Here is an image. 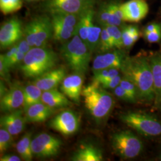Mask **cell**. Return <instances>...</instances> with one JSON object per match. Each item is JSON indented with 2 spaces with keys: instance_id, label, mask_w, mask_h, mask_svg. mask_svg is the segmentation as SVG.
<instances>
[{
  "instance_id": "obj_1",
  "label": "cell",
  "mask_w": 161,
  "mask_h": 161,
  "mask_svg": "<svg viewBox=\"0 0 161 161\" xmlns=\"http://www.w3.org/2000/svg\"><path fill=\"white\" fill-rule=\"evenodd\" d=\"M123 77L136 86L139 100L152 102L155 100V90L149 58L143 55L127 56L121 68Z\"/></svg>"
},
{
  "instance_id": "obj_2",
  "label": "cell",
  "mask_w": 161,
  "mask_h": 161,
  "mask_svg": "<svg viewBox=\"0 0 161 161\" xmlns=\"http://www.w3.org/2000/svg\"><path fill=\"white\" fill-rule=\"evenodd\" d=\"M58 62L57 54L45 47H32L26 54L20 69L27 78H36L54 69Z\"/></svg>"
},
{
  "instance_id": "obj_3",
  "label": "cell",
  "mask_w": 161,
  "mask_h": 161,
  "mask_svg": "<svg viewBox=\"0 0 161 161\" xmlns=\"http://www.w3.org/2000/svg\"><path fill=\"white\" fill-rule=\"evenodd\" d=\"M81 96L84 97L86 109L97 123L103 121L114 106L112 96L94 82L82 89Z\"/></svg>"
},
{
  "instance_id": "obj_4",
  "label": "cell",
  "mask_w": 161,
  "mask_h": 161,
  "mask_svg": "<svg viewBox=\"0 0 161 161\" xmlns=\"http://www.w3.org/2000/svg\"><path fill=\"white\" fill-rule=\"evenodd\" d=\"M92 52L76 33L61 47V55L70 69L75 74H86Z\"/></svg>"
},
{
  "instance_id": "obj_5",
  "label": "cell",
  "mask_w": 161,
  "mask_h": 161,
  "mask_svg": "<svg viewBox=\"0 0 161 161\" xmlns=\"http://www.w3.org/2000/svg\"><path fill=\"white\" fill-rule=\"evenodd\" d=\"M121 121L140 134L147 137L161 136V122L147 113L129 112L120 115Z\"/></svg>"
},
{
  "instance_id": "obj_6",
  "label": "cell",
  "mask_w": 161,
  "mask_h": 161,
  "mask_svg": "<svg viewBox=\"0 0 161 161\" xmlns=\"http://www.w3.org/2000/svg\"><path fill=\"white\" fill-rule=\"evenodd\" d=\"M53 34L52 19L45 15L35 17L23 29L25 38L32 47H45Z\"/></svg>"
},
{
  "instance_id": "obj_7",
  "label": "cell",
  "mask_w": 161,
  "mask_h": 161,
  "mask_svg": "<svg viewBox=\"0 0 161 161\" xmlns=\"http://www.w3.org/2000/svg\"><path fill=\"white\" fill-rule=\"evenodd\" d=\"M111 146L115 153L123 159H132L140 155L143 150V143L134 133L121 131L113 134Z\"/></svg>"
},
{
  "instance_id": "obj_8",
  "label": "cell",
  "mask_w": 161,
  "mask_h": 161,
  "mask_svg": "<svg viewBox=\"0 0 161 161\" xmlns=\"http://www.w3.org/2000/svg\"><path fill=\"white\" fill-rule=\"evenodd\" d=\"M62 146V141L46 132H41L32 140L31 147L33 155L40 158L57 155Z\"/></svg>"
},
{
  "instance_id": "obj_9",
  "label": "cell",
  "mask_w": 161,
  "mask_h": 161,
  "mask_svg": "<svg viewBox=\"0 0 161 161\" xmlns=\"http://www.w3.org/2000/svg\"><path fill=\"white\" fill-rule=\"evenodd\" d=\"M48 125L64 136H69L79 130L80 119L74 112L70 110H64L52 119Z\"/></svg>"
},
{
  "instance_id": "obj_10",
  "label": "cell",
  "mask_w": 161,
  "mask_h": 161,
  "mask_svg": "<svg viewBox=\"0 0 161 161\" xmlns=\"http://www.w3.org/2000/svg\"><path fill=\"white\" fill-rule=\"evenodd\" d=\"M23 35L22 22L17 17H12L3 23L1 27V48L13 46L22 38Z\"/></svg>"
},
{
  "instance_id": "obj_11",
  "label": "cell",
  "mask_w": 161,
  "mask_h": 161,
  "mask_svg": "<svg viewBox=\"0 0 161 161\" xmlns=\"http://www.w3.org/2000/svg\"><path fill=\"white\" fill-rule=\"evenodd\" d=\"M128 56L122 49H114L109 52L101 53L94 58L92 63V72L102 69L117 68L120 69Z\"/></svg>"
},
{
  "instance_id": "obj_12",
  "label": "cell",
  "mask_w": 161,
  "mask_h": 161,
  "mask_svg": "<svg viewBox=\"0 0 161 161\" xmlns=\"http://www.w3.org/2000/svg\"><path fill=\"white\" fill-rule=\"evenodd\" d=\"M95 3L96 0H48L46 7L49 11L60 10L81 15L94 7Z\"/></svg>"
},
{
  "instance_id": "obj_13",
  "label": "cell",
  "mask_w": 161,
  "mask_h": 161,
  "mask_svg": "<svg viewBox=\"0 0 161 161\" xmlns=\"http://www.w3.org/2000/svg\"><path fill=\"white\" fill-rule=\"evenodd\" d=\"M23 86L16 82L13 84L1 97V111L8 113L19 109L23 106Z\"/></svg>"
},
{
  "instance_id": "obj_14",
  "label": "cell",
  "mask_w": 161,
  "mask_h": 161,
  "mask_svg": "<svg viewBox=\"0 0 161 161\" xmlns=\"http://www.w3.org/2000/svg\"><path fill=\"white\" fill-rule=\"evenodd\" d=\"M83 75L74 74L67 76L61 83L60 92L75 103L80 104L82 85L84 82Z\"/></svg>"
},
{
  "instance_id": "obj_15",
  "label": "cell",
  "mask_w": 161,
  "mask_h": 161,
  "mask_svg": "<svg viewBox=\"0 0 161 161\" xmlns=\"http://www.w3.org/2000/svg\"><path fill=\"white\" fill-rule=\"evenodd\" d=\"M66 76V70L64 67L53 69L36 78L33 84L38 86L42 92L57 88Z\"/></svg>"
},
{
  "instance_id": "obj_16",
  "label": "cell",
  "mask_w": 161,
  "mask_h": 161,
  "mask_svg": "<svg viewBox=\"0 0 161 161\" xmlns=\"http://www.w3.org/2000/svg\"><path fill=\"white\" fill-rule=\"evenodd\" d=\"M26 122L23 110L17 109L2 116L0 119V125L12 136H16L24 130Z\"/></svg>"
},
{
  "instance_id": "obj_17",
  "label": "cell",
  "mask_w": 161,
  "mask_h": 161,
  "mask_svg": "<svg viewBox=\"0 0 161 161\" xmlns=\"http://www.w3.org/2000/svg\"><path fill=\"white\" fill-rule=\"evenodd\" d=\"M126 21L138 22L146 17L149 10V5L145 0H129L122 4Z\"/></svg>"
},
{
  "instance_id": "obj_18",
  "label": "cell",
  "mask_w": 161,
  "mask_h": 161,
  "mask_svg": "<svg viewBox=\"0 0 161 161\" xmlns=\"http://www.w3.org/2000/svg\"><path fill=\"white\" fill-rule=\"evenodd\" d=\"M55 109L48 106L42 101L30 106L24 111L28 122L40 123L46 121L54 114Z\"/></svg>"
},
{
  "instance_id": "obj_19",
  "label": "cell",
  "mask_w": 161,
  "mask_h": 161,
  "mask_svg": "<svg viewBox=\"0 0 161 161\" xmlns=\"http://www.w3.org/2000/svg\"><path fill=\"white\" fill-rule=\"evenodd\" d=\"M74 161H101L103 160L102 152L91 144H82L70 158Z\"/></svg>"
},
{
  "instance_id": "obj_20",
  "label": "cell",
  "mask_w": 161,
  "mask_h": 161,
  "mask_svg": "<svg viewBox=\"0 0 161 161\" xmlns=\"http://www.w3.org/2000/svg\"><path fill=\"white\" fill-rule=\"evenodd\" d=\"M155 90V103H161V53H155L149 58Z\"/></svg>"
},
{
  "instance_id": "obj_21",
  "label": "cell",
  "mask_w": 161,
  "mask_h": 161,
  "mask_svg": "<svg viewBox=\"0 0 161 161\" xmlns=\"http://www.w3.org/2000/svg\"><path fill=\"white\" fill-rule=\"evenodd\" d=\"M42 102L54 109L66 108L72 104L68 98L57 88L43 92Z\"/></svg>"
},
{
  "instance_id": "obj_22",
  "label": "cell",
  "mask_w": 161,
  "mask_h": 161,
  "mask_svg": "<svg viewBox=\"0 0 161 161\" xmlns=\"http://www.w3.org/2000/svg\"><path fill=\"white\" fill-rule=\"evenodd\" d=\"M95 19L102 27L108 26H116L119 27L123 25L124 22V21L119 19L112 12L108 3H104L100 6L97 13H96Z\"/></svg>"
},
{
  "instance_id": "obj_23",
  "label": "cell",
  "mask_w": 161,
  "mask_h": 161,
  "mask_svg": "<svg viewBox=\"0 0 161 161\" xmlns=\"http://www.w3.org/2000/svg\"><path fill=\"white\" fill-rule=\"evenodd\" d=\"M96 12L94 7H92L84 12L81 16L77 26V34L80 38L86 43L89 31L94 24Z\"/></svg>"
},
{
  "instance_id": "obj_24",
  "label": "cell",
  "mask_w": 161,
  "mask_h": 161,
  "mask_svg": "<svg viewBox=\"0 0 161 161\" xmlns=\"http://www.w3.org/2000/svg\"><path fill=\"white\" fill-rule=\"evenodd\" d=\"M51 19L53 30V38L54 40L64 43L77 33V27H69L58 20Z\"/></svg>"
},
{
  "instance_id": "obj_25",
  "label": "cell",
  "mask_w": 161,
  "mask_h": 161,
  "mask_svg": "<svg viewBox=\"0 0 161 161\" xmlns=\"http://www.w3.org/2000/svg\"><path fill=\"white\" fill-rule=\"evenodd\" d=\"M42 92H43L40 88L34 84L23 86L24 102L23 108L24 111L30 106L41 102Z\"/></svg>"
},
{
  "instance_id": "obj_26",
  "label": "cell",
  "mask_w": 161,
  "mask_h": 161,
  "mask_svg": "<svg viewBox=\"0 0 161 161\" xmlns=\"http://www.w3.org/2000/svg\"><path fill=\"white\" fill-rule=\"evenodd\" d=\"M31 137L32 132L26 133L16 144L17 153L25 161H32L34 156L31 147Z\"/></svg>"
},
{
  "instance_id": "obj_27",
  "label": "cell",
  "mask_w": 161,
  "mask_h": 161,
  "mask_svg": "<svg viewBox=\"0 0 161 161\" xmlns=\"http://www.w3.org/2000/svg\"><path fill=\"white\" fill-rule=\"evenodd\" d=\"M51 19L58 20L69 27H77L81 15L60 10L50 11Z\"/></svg>"
},
{
  "instance_id": "obj_28",
  "label": "cell",
  "mask_w": 161,
  "mask_h": 161,
  "mask_svg": "<svg viewBox=\"0 0 161 161\" xmlns=\"http://www.w3.org/2000/svg\"><path fill=\"white\" fill-rule=\"evenodd\" d=\"M102 30V28L93 24V25L89 31L87 36L86 44L92 53L95 50H97Z\"/></svg>"
},
{
  "instance_id": "obj_29",
  "label": "cell",
  "mask_w": 161,
  "mask_h": 161,
  "mask_svg": "<svg viewBox=\"0 0 161 161\" xmlns=\"http://www.w3.org/2000/svg\"><path fill=\"white\" fill-rule=\"evenodd\" d=\"M120 69L117 68L104 69L93 72V81L95 83L100 84V82L113 78L119 75Z\"/></svg>"
},
{
  "instance_id": "obj_30",
  "label": "cell",
  "mask_w": 161,
  "mask_h": 161,
  "mask_svg": "<svg viewBox=\"0 0 161 161\" xmlns=\"http://www.w3.org/2000/svg\"><path fill=\"white\" fill-rule=\"evenodd\" d=\"M22 6V0H0V10L4 15L20 10Z\"/></svg>"
},
{
  "instance_id": "obj_31",
  "label": "cell",
  "mask_w": 161,
  "mask_h": 161,
  "mask_svg": "<svg viewBox=\"0 0 161 161\" xmlns=\"http://www.w3.org/2000/svg\"><path fill=\"white\" fill-rule=\"evenodd\" d=\"M114 49H115V48L108 31L104 27H102L100 39L98 46V51L100 53H104Z\"/></svg>"
},
{
  "instance_id": "obj_32",
  "label": "cell",
  "mask_w": 161,
  "mask_h": 161,
  "mask_svg": "<svg viewBox=\"0 0 161 161\" xmlns=\"http://www.w3.org/2000/svg\"><path fill=\"white\" fill-rule=\"evenodd\" d=\"M104 28L108 31L109 34L115 49H122L124 44L122 37V32L119 26H105Z\"/></svg>"
},
{
  "instance_id": "obj_33",
  "label": "cell",
  "mask_w": 161,
  "mask_h": 161,
  "mask_svg": "<svg viewBox=\"0 0 161 161\" xmlns=\"http://www.w3.org/2000/svg\"><path fill=\"white\" fill-rule=\"evenodd\" d=\"M12 134L3 128L0 129V152L3 153L13 144V140Z\"/></svg>"
},
{
  "instance_id": "obj_34",
  "label": "cell",
  "mask_w": 161,
  "mask_h": 161,
  "mask_svg": "<svg viewBox=\"0 0 161 161\" xmlns=\"http://www.w3.org/2000/svg\"><path fill=\"white\" fill-rule=\"evenodd\" d=\"M119 86H122L137 102L139 100L138 97V92H137L136 86H135V85L131 81L122 77L120 82Z\"/></svg>"
},
{
  "instance_id": "obj_35",
  "label": "cell",
  "mask_w": 161,
  "mask_h": 161,
  "mask_svg": "<svg viewBox=\"0 0 161 161\" xmlns=\"http://www.w3.org/2000/svg\"><path fill=\"white\" fill-rule=\"evenodd\" d=\"M114 93L115 96L122 101L129 103L137 102L132 96H131L128 92L120 86H116L114 89Z\"/></svg>"
},
{
  "instance_id": "obj_36",
  "label": "cell",
  "mask_w": 161,
  "mask_h": 161,
  "mask_svg": "<svg viewBox=\"0 0 161 161\" xmlns=\"http://www.w3.org/2000/svg\"><path fill=\"white\" fill-rule=\"evenodd\" d=\"M121 29L124 47H125L126 48H130L135 43V41L133 40L132 35L128 31L127 26L124 25H122Z\"/></svg>"
},
{
  "instance_id": "obj_37",
  "label": "cell",
  "mask_w": 161,
  "mask_h": 161,
  "mask_svg": "<svg viewBox=\"0 0 161 161\" xmlns=\"http://www.w3.org/2000/svg\"><path fill=\"white\" fill-rule=\"evenodd\" d=\"M110 9L112 10L115 15L120 19L122 21H126L125 13L122 8V4H119L116 2L108 3Z\"/></svg>"
},
{
  "instance_id": "obj_38",
  "label": "cell",
  "mask_w": 161,
  "mask_h": 161,
  "mask_svg": "<svg viewBox=\"0 0 161 161\" xmlns=\"http://www.w3.org/2000/svg\"><path fill=\"white\" fill-rule=\"evenodd\" d=\"M121 79L122 77L119 75L108 80L103 81L98 84L106 90H114L116 86H119Z\"/></svg>"
},
{
  "instance_id": "obj_39",
  "label": "cell",
  "mask_w": 161,
  "mask_h": 161,
  "mask_svg": "<svg viewBox=\"0 0 161 161\" xmlns=\"http://www.w3.org/2000/svg\"><path fill=\"white\" fill-rule=\"evenodd\" d=\"M25 56V54L18 51L8 62V63L7 64V66L10 69H12V68L16 66L18 64H20L22 63Z\"/></svg>"
},
{
  "instance_id": "obj_40",
  "label": "cell",
  "mask_w": 161,
  "mask_h": 161,
  "mask_svg": "<svg viewBox=\"0 0 161 161\" xmlns=\"http://www.w3.org/2000/svg\"><path fill=\"white\" fill-rule=\"evenodd\" d=\"M144 37L150 43L158 42L161 40V29L150 32H144Z\"/></svg>"
},
{
  "instance_id": "obj_41",
  "label": "cell",
  "mask_w": 161,
  "mask_h": 161,
  "mask_svg": "<svg viewBox=\"0 0 161 161\" xmlns=\"http://www.w3.org/2000/svg\"><path fill=\"white\" fill-rule=\"evenodd\" d=\"M9 70L8 67L7 66L6 62L4 60L3 54L0 55V75L1 77L6 79V80H9Z\"/></svg>"
},
{
  "instance_id": "obj_42",
  "label": "cell",
  "mask_w": 161,
  "mask_h": 161,
  "mask_svg": "<svg viewBox=\"0 0 161 161\" xmlns=\"http://www.w3.org/2000/svg\"><path fill=\"white\" fill-rule=\"evenodd\" d=\"M18 51L22 52L24 54H26L29 50L32 48L29 45L28 42L24 38V39H21L18 42L16 43Z\"/></svg>"
},
{
  "instance_id": "obj_43",
  "label": "cell",
  "mask_w": 161,
  "mask_h": 161,
  "mask_svg": "<svg viewBox=\"0 0 161 161\" xmlns=\"http://www.w3.org/2000/svg\"><path fill=\"white\" fill-rule=\"evenodd\" d=\"M18 52V48H17V45L16 44L13 45L12 47L10 48V49L5 54H3L4 60L6 62V64L7 65V64L8 63V62L10 60V59L12 58L14 54Z\"/></svg>"
},
{
  "instance_id": "obj_44",
  "label": "cell",
  "mask_w": 161,
  "mask_h": 161,
  "mask_svg": "<svg viewBox=\"0 0 161 161\" xmlns=\"http://www.w3.org/2000/svg\"><path fill=\"white\" fill-rule=\"evenodd\" d=\"M127 28L130 33L132 35L133 40L135 41V42L137 41L140 36L138 27L135 25H128L127 26Z\"/></svg>"
},
{
  "instance_id": "obj_45",
  "label": "cell",
  "mask_w": 161,
  "mask_h": 161,
  "mask_svg": "<svg viewBox=\"0 0 161 161\" xmlns=\"http://www.w3.org/2000/svg\"><path fill=\"white\" fill-rule=\"evenodd\" d=\"M161 25L160 23H152L147 25L144 29V32H150L156 31L161 30Z\"/></svg>"
},
{
  "instance_id": "obj_46",
  "label": "cell",
  "mask_w": 161,
  "mask_h": 161,
  "mask_svg": "<svg viewBox=\"0 0 161 161\" xmlns=\"http://www.w3.org/2000/svg\"><path fill=\"white\" fill-rule=\"evenodd\" d=\"M1 161H20L21 158L18 156L14 155H4L1 157Z\"/></svg>"
},
{
  "instance_id": "obj_47",
  "label": "cell",
  "mask_w": 161,
  "mask_h": 161,
  "mask_svg": "<svg viewBox=\"0 0 161 161\" xmlns=\"http://www.w3.org/2000/svg\"><path fill=\"white\" fill-rule=\"evenodd\" d=\"M0 96H1V97L6 93V92H7V89L6 88V87L4 86V83H3V82L2 81H1V88H0Z\"/></svg>"
},
{
  "instance_id": "obj_48",
  "label": "cell",
  "mask_w": 161,
  "mask_h": 161,
  "mask_svg": "<svg viewBox=\"0 0 161 161\" xmlns=\"http://www.w3.org/2000/svg\"><path fill=\"white\" fill-rule=\"evenodd\" d=\"M158 106H159V108H160V110H161V103L160 104H158Z\"/></svg>"
},
{
  "instance_id": "obj_49",
  "label": "cell",
  "mask_w": 161,
  "mask_h": 161,
  "mask_svg": "<svg viewBox=\"0 0 161 161\" xmlns=\"http://www.w3.org/2000/svg\"><path fill=\"white\" fill-rule=\"evenodd\" d=\"M159 160H161V153H160V155H159Z\"/></svg>"
},
{
  "instance_id": "obj_50",
  "label": "cell",
  "mask_w": 161,
  "mask_h": 161,
  "mask_svg": "<svg viewBox=\"0 0 161 161\" xmlns=\"http://www.w3.org/2000/svg\"><path fill=\"white\" fill-rule=\"evenodd\" d=\"M28 1H35V0H28Z\"/></svg>"
}]
</instances>
